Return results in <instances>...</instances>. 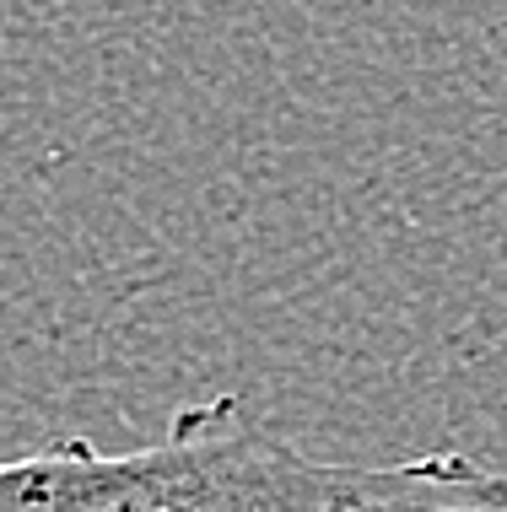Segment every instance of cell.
I'll return each mask as SVG.
<instances>
[{
  "label": "cell",
  "mask_w": 507,
  "mask_h": 512,
  "mask_svg": "<svg viewBox=\"0 0 507 512\" xmlns=\"http://www.w3.org/2000/svg\"><path fill=\"white\" fill-rule=\"evenodd\" d=\"M0 512H507V475L459 448L400 464L308 459L238 394H216L130 453L65 437L0 459Z\"/></svg>",
  "instance_id": "cell-1"
}]
</instances>
